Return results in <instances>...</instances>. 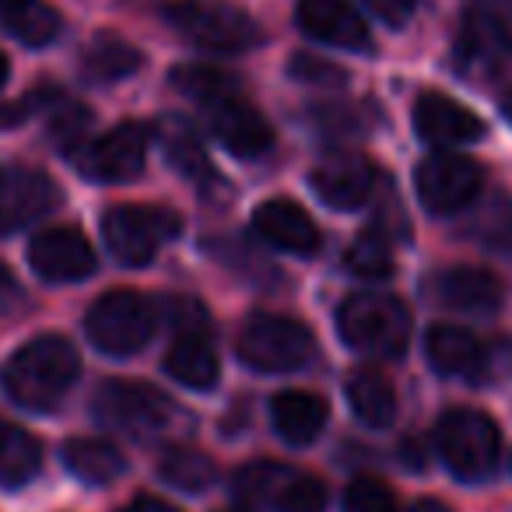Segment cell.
<instances>
[{"label":"cell","mask_w":512,"mask_h":512,"mask_svg":"<svg viewBox=\"0 0 512 512\" xmlns=\"http://www.w3.org/2000/svg\"><path fill=\"white\" fill-rule=\"evenodd\" d=\"M78 372L81 358L74 344L60 334H46L11 355V362L4 365V390L29 411H53L74 386Z\"/></svg>","instance_id":"cell-1"},{"label":"cell","mask_w":512,"mask_h":512,"mask_svg":"<svg viewBox=\"0 0 512 512\" xmlns=\"http://www.w3.org/2000/svg\"><path fill=\"white\" fill-rule=\"evenodd\" d=\"M344 344L372 358H400L411 341V313L386 292H355L337 309Z\"/></svg>","instance_id":"cell-2"},{"label":"cell","mask_w":512,"mask_h":512,"mask_svg":"<svg viewBox=\"0 0 512 512\" xmlns=\"http://www.w3.org/2000/svg\"><path fill=\"white\" fill-rule=\"evenodd\" d=\"M165 22L204 53H246L264 43V32L246 11L207 0H176L165 8Z\"/></svg>","instance_id":"cell-3"},{"label":"cell","mask_w":512,"mask_h":512,"mask_svg":"<svg viewBox=\"0 0 512 512\" xmlns=\"http://www.w3.org/2000/svg\"><path fill=\"white\" fill-rule=\"evenodd\" d=\"M235 495L246 505H264L271 512H323L327 484L316 474L295 470L288 463H246L235 474Z\"/></svg>","instance_id":"cell-4"},{"label":"cell","mask_w":512,"mask_h":512,"mask_svg":"<svg viewBox=\"0 0 512 512\" xmlns=\"http://www.w3.org/2000/svg\"><path fill=\"white\" fill-rule=\"evenodd\" d=\"M235 351L256 372H295L313 358L316 341L306 323L292 320V316L256 313L242 327Z\"/></svg>","instance_id":"cell-5"},{"label":"cell","mask_w":512,"mask_h":512,"mask_svg":"<svg viewBox=\"0 0 512 512\" xmlns=\"http://www.w3.org/2000/svg\"><path fill=\"white\" fill-rule=\"evenodd\" d=\"M435 449H439L442 463L463 481H481L495 470L498 463V425L481 411L470 407H456V411L442 414L439 428H435Z\"/></svg>","instance_id":"cell-6"},{"label":"cell","mask_w":512,"mask_h":512,"mask_svg":"<svg viewBox=\"0 0 512 512\" xmlns=\"http://www.w3.org/2000/svg\"><path fill=\"white\" fill-rule=\"evenodd\" d=\"M179 214L169 207H144V204H120L109 207L102 218V235H106L109 253L123 267H144L155 260L162 242L179 235Z\"/></svg>","instance_id":"cell-7"},{"label":"cell","mask_w":512,"mask_h":512,"mask_svg":"<svg viewBox=\"0 0 512 512\" xmlns=\"http://www.w3.org/2000/svg\"><path fill=\"white\" fill-rule=\"evenodd\" d=\"M88 341L106 355H134L155 334V306L144 295L116 288L88 309Z\"/></svg>","instance_id":"cell-8"},{"label":"cell","mask_w":512,"mask_h":512,"mask_svg":"<svg viewBox=\"0 0 512 512\" xmlns=\"http://www.w3.org/2000/svg\"><path fill=\"white\" fill-rule=\"evenodd\" d=\"M74 165L81 176L95 179V183H127L144 169L148 158V127L141 123H120L109 134L85 141L78 151H71Z\"/></svg>","instance_id":"cell-9"},{"label":"cell","mask_w":512,"mask_h":512,"mask_svg":"<svg viewBox=\"0 0 512 512\" xmlns=\"http://www.w3.org/2000/svg\"><path fill=\"white\" fill-rule=\"evenodd\" d=\"M92 411L102 425L120 428V432L130 435H148L169 421L172 407L155 386L134 383V379H109L95 393Z\"/></svg>","instance_id":"cell-10"},{"label":"cell","mask_w":512,"mask_h":512,"mask_svg":"<svg viewBox=\"0 0 512 512\" xmlns=\"http://www.w3.org/2000/svg\"><path fill=\"white\" fill-rule=\"evenodd\" d=\"M481 165L474 158H463L456 151H439V155H428L418 165V186L421 204L432 214H456L470 204V200L481 193Z\"/></svg>","instance_id":"cell-11"},{"label":"cell","mask_w":512,"mask_h":512,"mask_svg":"<svg viewBox=\"0 0 512 512\" xmlns=\"http://www.w3.org/2000/svg\"><path fill=\"white\" fill-rule=\"evenodd\" d=\"M60 204V190L46 172L0 165V235L18 232Z\"/></svg>","instance_id":"cell-12"},{"label":"cell","mask_w":512,"mask_h":512,"mask_svg":"<svg viewBox=\"0 0 512 512\" xmlns=\"http://www.w3.org/2000/svg\"><path fill=\"white\" fill-rule=\"evenodd\" d=\"M207 127L211 134L232 151L235 158H260L271 151L274 144V130L267 123V116L246 102L239 92L225 95V99L207 102Z\"/></svg>","instance_id":"cell-13"},{"label":"cell","mask_w":512,"mask_h":512,"mask_svg":"<svg viewBox=\"0 0 512 512\" xmlns=\"http://www.w3.org/2000/svg\"><path fill=\"white\" fill-rule=\"evenodd\" d=\"M372 186H376V169H372V162L362 151L337 148L330 155H323L320 165L313 169V190L334 211L362 207L372 197Z\"/></svg>","instance_id":"cell-14"},{"label":"cell","mask_w":512,"mask_h":512,"mask_svg":"<svg viewBox=\"0 0 512 512\" xmlns=\"http://www.w3.org/2000/svg\"><path fill=\"white\" fill-rule=\"evenodd\" d=\"M29 264L43 281L64 285L95 271V249L78 228H46L29 242Z\"/></svg>","instance_id":"cell-15"},{"label":"cell","mask_w":512,"mask_h":512,"mask_svg":"<svg viewBox=\"0 0 512 512\" xmlns=\"http://www.w3.org/2000/svg\"><path fill=\"white\" fill-rule=\"evenodd\" d=\"M299 29L316 43L337 46V50L372 46L369 25L348 0H299Z\"/></svg>","instance_id":"cell-16"},{"label":"cell","mask_w":512,"mask_h":512,"mask_svg":"<svg viewBox=\"0 0 512 512\" xmlns=\"http://www.w3.org/2000/svg\"><path fill=\"white\" fill-rule=\"evenodd\" d=\"M414 127L428 144L446 151L477 141L484 134V123L467 106H460V102L442 92H425L414 102Z\"/></svg>","instance_id":"cell-17"},{"label":"cell","mask_w":512,"mask_h":512,"mask_svg":"<svg viewBox=\"0 0 512 512\" xmlns=\"http://www.w3.org/2000/svg\"><path fill=\"white\" fill-rule=\"evenodd\" d=\"M253 228L260 239H267L271 246L288 249V253L313 256L323 246V235L316 228V221L309 218L306 207H299L295 200H267L253 211Z\"/></svg>","instance_id":"cell-18"},{"label":"cell","mask_w":512,"mask_h":512,"mask_svg":"<svg viewBox=\"0 0 512 512\" xmlns=\"http://www.w3.org/2000/svg\"><path fill=\"white\" fill-rule=\"evenodd\" d=\"M432 292L442 306L460 309V313H495L502 306V285L495 274L481 267H449L435 274Z\"/></svg>","instance_id":"cell-19"},{"label":"cell","mask_w":512,"mask_h":512,"mask_svg":"<svg viewBox=\"0 0 512 512\" xmlns=\"http://www.w3.org/2000/svg\"><path fill=\"white\" fill-rule=\"evenodd\" d=\"M218 351H214L211 337L204 334V323L179 330L172 348L165 351V372L176 383L190 386V390H207L218 383Z\"/></svg>","instance_id":"cell-20"},{"label":"cell","mask_w":512,"mask_h":512,"mask_svg":"<svg viewBox=\"0 0 512 512\" xmlns=\"http://www.w3.org/2000/svg\"><path fill=\"white\" fill-rule=\"evenodd\" d=\"M327 414V400L309 390H281L271 404L274 428L292 446H309L323 432V425H327Z\"/></svg>","instance_id":"cell-21"},{"label":"cell","mask_w":512,"mask_h":512,"mask_svg":"<svg viewBox=\"0 0 512 512\" xmlns=\"http://www.w3.org/2000/svg\"><path fill=\"white\" fill-rule=\"evenodd\" d=\"M425 351H428V362L442 376H474L484 362V351L474 341V334H467L460 327H449V323H439V327L428 330Z\"/></svg>","instance_id":"cell-22"},{"label":"cell","mask_w":512,"mask_h":512,"mask_svg":"<svg viewBox=\"0 0 512 512\" xmlns=\"http://www.w3.org/2000/svg\"><path fill=\"white\" fill-rule=\"evenodd\" d=\"M39 467H43V446L36 435L0 418V484L22 488L39 474Z\"/></svg>","instance_id":"cell-23"},{"label":"cell","mask_w":512,"mask_h":512,"mask_svg":"<svg viewBox=\"0 0 512 512\" xmlns=\"http://www.w3.org/2000/svg\"><path fill=\"white\" fill-rule=\"evenodd\" d=\"M348 400L351 411L372 428H390L397 418V393L379 369H358L348 379Z\"/></svg>","instance_id":"cell-24"},{"label":"cell","mask_w":512,"mask_h":512,"mask_svg":"<svg viewBox=\"0 0 512 512\" xmlns=\"http://www.w3.org/2000/svg\"><path fill=\"white\" fill-rule=\"evenodd\" d=\"M0 25L25 46H46L60 36V15L46 0H0Z\"/></svg>","instance_id":"cell-25"},{"label":"cell","mask_w":512,"mask_h":512,"mask_svg":"<svg viewBox=\"0 0 512 512\" xmlns=\"http://www.w3.org/2000/svg\"><path fill=\"white\" fill-rule=\"evenodd\" d=\"M64 463L74 477L88 484H109L127 470V460L116 446L102 439H71L64 446Z\"/></svg>","instance_id":"cell-26"},{"label":"cell","mask_w":512,"mask_h":512,"mask_svg":"<svg viewBox=\"0 0 512 512\" xmlns=\"http://www.w3.org/2000/svg\"><path fill=\"white\" fill-rule=\"evenodd\" d=\"M81 67L92 81H120L141 67V53L116 36H99L81 57Z\"/></svg>","instance_id":"cell-27"},{"label":"cell","mask_w":512,"mask_h":512,"mask_svg":"<svg viewBox=\"0 0 512 512\" xmlns=\"http://www.w3.org/2000/svg\"><path fill=\"white\" fill-rule=\"evenodd\" d=\"M344 260H348L351 274H358V278H369V281H383V278H390V274H393L390 232H386L383 225L365 228V232L358 235V239L348 246V253H344Z\"/></svg>","instance_id":"cell-28"},{"label":"cell","mask_w":512,"mask_h":512,"mask_svg":"<svg viewBox=\"0 0 512 512\" xmlns=\"http://www.w3.org/2000/svg\"><path fill=\"white\" fill-rule=\"evenodd\" d=\"M158 474L165 477L169 484H176V488L183 491H207L214 484V463L207 460L200 449H190V446H172L162 453V460H158Z\"/></svg>","instance_id":"cell-29"},{"label":"cell","mask_w":512,"mask_h":512,"mask_svg":"<svg viewBox=\"0 0 512 512\" xmlns=\"http://www.w3.org/2000/svg\"><path fill=\"white\" fill-rule=\"evenodd\" d=\"M162 141H165V155H169V162L176 172H183V176L193 179V183H207V179H214L211 162H207L204 148H200V141L193 137L190 127H183V123H169Z\"/></svg>","instance_id":"cell-30"},{"label":"cell","mask_w":512,"mask_h":512,"mask_svg":"<svg viewBox=\"0 0 512 512\" xmlns=\"http://www.w3.org/2000/svg\"><path fill=\"white\" fill-rule=\"evenodd\" d=\"M172 85L183 95H190V99H197L200 106L239 92V81H235L232 74L218 71V67H207V64L176 67V71H172Z\"/></svg>","instance_id":"cell-31"},{"label":"cell","mask_w":512,"mask_h":512,"mask_svg":"<svg viewBox=\"0 0 512 512\" xmlns=\"http://www.w3.org/2000/svg\"><path fill=\"white\" fill-rule=\"evenodd\" d=\"M470 232H474L484 246L512 256V204L505 197H498L495 204H484L481 211H477V218L470 221Z\"/></svg>","instance_id":"cell-32"},{"label":"cell","mask_w":512,"mask_h":512,"mask_svg":"<svg viewBox=\"0 0 512 512\" xmlns=\"http://www.w3.org/2000/svg\"><path fill=\"white\" fill-rule=\"evenodd\" d=\"M344 512H400V502L379 477H355L344 491Z\"/></svg>","instance_id":"cell-33"},{"label":"cell","mask_w":512,"mask_h":512,"mask_svg":"<svg viewBox=\"0 0 512 512\" xmlns=\"http://www.w3.org/2000/svg\"><path fill=\"white\" fill-rule=\"evenodd\" d=\"M481 18L484 36H491L498 46L512 50V0H484Z\"/></svg>","instance_id":"cell-34"},{"label":"cell","mask_w":512,"mask_h":512,"mask_svg":"<svg viewBox=\"0 0 512 512\" xmlns=\"http://www.w3.org/2000/svg\"><path fill=\"white\" fill-rule=\"evenodd\" d=\"M85 127H88V109L85 106H67V109H60V113L53 116V134L64 141V148L81 144Z\"/></svg>","instance_id":"cell-35"},{"label":"cell","mask_w":512,"mask_h":512,"mask_svg":"<svg viewBox=\"0 0 512 512\" xmlns=\"http://www.w3.org/2000/svg\"><path fill=\"white\" fill-rule=\"evenodd\" d=\"M365 4L386 25H404L414 15V8H418V0H365Z\"/></svg>","instance_id":"cell-36"},{"label":"cell","mask_w":512,"mask_h":512,"mask_svg":"<svg viewBox=\"0 0 512 512\" xmlns=\"http://www.w3.org/2000/svg\"><path fill=\"white\" fill-rule=\"evenodd\" d=\"M120 512H179L176 505L162 502V498H151V495H137L134 502H127Z\"/></svg>","instance_id":"cell-37"},{"label":"cell","mask_w":512,"mask_h":512,"mask_svg":"<svg viewBox=\"0 0 512 512\" xmlns=\"http://www.w3.org/2000/svg\"><path fill=\"white\" fill-rule=\"evenodd\" d=\"M407 512H453V509H449V505H442V502H435V498H418V502H414Z\"/></svg>","instance_id":"cell-38"},{"label":"cell","mask_w":512,"mask_h":512,"mask_svg":"<svg viewBox=\"0 0 512 512\" xmlns=\"http://www.w3.org/2000/svg\"><path fill=\"white\" fill-rule=\"evenodd\" d=\"M25 106H4L0 109V127H11V123H22Z\"/></svg>","instance_id":"cell-39"},{"label":"cell","mask_w":512,"mask_h":512,"mask_svg":"<svg viewBox=\"0 0 512 512\" xmlns=\"http://www.w3.org/2000/svg\"><path fill=\"white\" fill-rule=\"evenodd\" d=\"M502 116H505V120L512 123V88H509V92L502 95Z\"/></svg>","instance_id":"cell-40"},{"label":"cell","mask_w":512,"mask_h":512,"mask_svg":"<svg viewBox=\"0 0 512 512\" xmlns=\"http://www.w3.org/2000/svg\"><path fill=\"white\" fill-rule=\"evenodd\" d=\"M4 81H8V57L0 53V85H4Z\"/></svg>","instance_id":"cell-41"}]
</instances>
